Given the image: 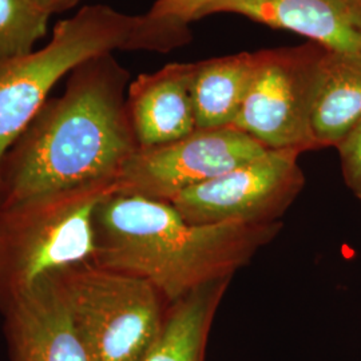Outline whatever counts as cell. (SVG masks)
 <instances>
[{"label":"cell","instance_id":"1","mask_svg":"<svg viewBox=\"0 0 361 361\" xmlns=\"http://www.w3.org/2000/svg\"><path fill=\"white\" fill-rule=\"evenodd\" d=\"M130 73L113 52L75 67L0 162V205L37 194L116 183L138 149L126 97Z\"/></svg>","mask_w":361,"mask_h":361},{"label":"cell","instance_id":"2","mask_svg":"<svg viewBox=\"0 0 361 361\" xmlns=\"http://www.w3.org/2000/svg\"><path fill=\"white\" fill-rule=\"evenodd\" d=\"M280 229L279 221L190 224L169 202L114 192L94 213L91 262L153 285L170 305L232 279Z\"/></svg>","mask_w":361,"mask_h":361},{"label":"cell","instance_id":"3","mask_svg":"<svg viewBox=\"0 0 361 361\" xmlns=\"http://www.w3.org/2000/svg\"><path fill=\"white\" fill-rule=\"evenodd\" d=\"M190 40L189 27L94 4L58 22L44 47L0 56V162L56 83L80 63L116 50L168 54Z\"/></svg>","mask_w":361,"mask_h":361},{"label":"cell","instance_id":"4","mask_svg":"<svg viewBox=\"0 0 361 361\" xmlns=\"http://www.w3.org/2000/svg\"><path fill=\"white\" fill-rule=\"evenodd\" d=\"M114 192L97 183L0 205V313L40 279L91 261L94 213Z\"/></svg>","mask_w":361,"mask_h":361},{"label":"cell","instance_id":"5","mask_svg":"<svg viewBox=\"0 0 361 361\" xmlns=\"http://www.w3.org/2000/svg\"><path fill=\"white\" fill-rule=\"evenodd\" d=\"M91 361H141L154 344L169 304L153 285L91 261L55 271Z\"/></svg>","mask_w":361,"mask_h":361},{"label":"cell","instance_id":"6","mask_svg":"<svg viewBox=\"0 0 361 361\" xmlns=\"http://www.w3.org/2000/svg\"><path fill=\"white\" fill-rule=\"evenodd\" d=\"M324 51V46L310 40L296 47L265 50L233 128L269 150H314L310 109Z\"/></svg>","mask_w":361,"mask_h":361},{"label":"cell","instance_id":"7","mask_svg":"<svg viewBox=\"0 0 361 361\" xmlns=\"http://www.w3.org/2000/svg\"><path fill=\"white\" fill-rule=\"evenodd\" d=\"M301 152L267 150L213 180L189 189L170 204L190 224L277 222L304 186Z\"/></svg>","mask_w":361,"mask_h":361},{"label":"cell","instance_id":"8","mask_svg":"<svg viewBox=\"0 0 361 361\" xmlns=\"http://www.w3.org/2000/svg\"><path fill=\"white\" fill-rule=\"evenodd\" d=\"M267 150L233 126L197 129L176 142L137 149L116 178V192L170 204L180 193L241 166Z\"/></svg>","mask_w":361,"mask_h":361},{"label":"cell","instance_id":"9","mask_svg":"<svg viewBox=\"0 0 361 361\" xmlns=\"http://www.w3.org/2000/svg\"><path fill=\"white\" fill-rule=\"evenodd\" d=\"M0 314L10 361H91L54 274Z\"/></svg>","mask_w":361,"mask_h":361},{"label":"cell","instance_id":"10","mask_svg":"<svg viewBox=\"0 0 361 361\" xmlns=\"http://www.w3.org/2000/svg\"><path fill=\"white\" fill-rule=\"evenodd\" d=\"M219 13H238L361 58V0H210L200 19Z\"/></svg>","mask_w":361,"mask_h":361},{"label":"cell","instance_id":"11","mask_svg":"<svg viewBox=\"0 0 361 361\" xmlns=\"http://www.w3.org/2000/svg\"><path fill=\"white\" fill-rule=\"evenodd\" d=\"M193 70L194 63H170L130 82L126 106L138 149L176 142L197 130Z\"/></svg>","mask_w":361,"mask_h":361},{"label":"cell","instance_id":"12","mask_svg":"<svg viewBox=\"0 0 361 361\" xmlns=\"http://www.w3.org/2000/svg\"><path fill=\"white\" fill-rule=\"evenodd\" d=\"M361 121V58L325 49L310 109L316 149L337 146Z\"/></svg>","mask_w":361,"mask_h":361},{"label":"cell","instance_id":"13","mask_svg":"<svg viewBox=\"0 0 361 361\" xmlns=\"http://www.w3.org/2000/svg\"><path fill=\"white\" fill-rule=\"evenodd\" d=\"M264 58L265 50L194 63L192 95L197 129L232 126Z\"/></svg>","mask_w":361,"mask_h":361},{"label":"cell","instance_id":"14","mask_svg":"<svg viewBox=\"0 0 361 361\" xmlns=\"http://www.w3.org/2000/svg\"><path fill=\"white\" fill-rule=\"evenodd\" d=\"M229 281L204 285L170 304L159 335L141 361H205L212 323Z\"/></svg>","mask_w":361,"mask_h":361},{"label":"cell","instance_id":"15","mask_svg":"<svg viewBox=\"0 0 361 361\" xmlns=\"http://www.w3.org/2000/svg\"><path fill=\"white\" fill-rule=\"evenodd\" d=\"M49 19L30 0H0V56L32 51L46 37Z\"/></svg>","mask_w":361,"mask_h":361},{"label":"cell","instance_id":"16","mask_svg":"<svg viewBox=\"0 0 361 361\" xmlns=\"http://www.w3.org/2000/svg\"><path fill=\"white\" fill-rule=\"evenodd\" d=\"M345 183L361 202V121L336 146Z\"/></svg>","mask_w":361,"mask_h":361},{"label":"cell","instance_id":"17","mask_svg":"<svg viewBox=\"0 0 361 361\" xmlns=\"http://www.w3.org/2000/svg\"><path fill=\"white\" fill-rule=\"evenodd\" d=\"M209 1L210 0H155L147 13L161 20L189 26V23L200 19V15Z\"/></svg>","mask_w":361,"mask_h":361},{"label":"cell","instance_id":"18","mask_svg":"<svg viewBox=\"0 0 361 361\" xmlns=\"http://www.w3.org/2000/svg\"><path fill=\"white\" fill-rule=\"evenodd\" d=\"M40 13L49 18L55 13H62L77 7L83 0H30Z\"/></svg>","mask_w":361,"mask_h":361}]
</instances>
